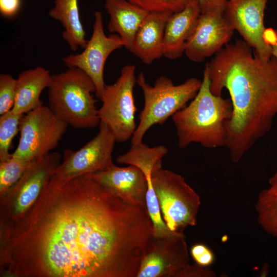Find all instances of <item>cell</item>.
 Here are the masks:
<instances>
[{"label":"cell","mask_w":277,"mask_h":277,"mask_svg":"<svg viewBox=\"0 0 277 277\" xmlns=\"http://www.w3.org/2000/svg\"><path fill=\"white\" fill-rule=\"evenodd\" d=\"M153 238L147 209L89 175L50 179L22 219L0 227V276L136 277Z\"/></svg>","instance_id":"6da1fadb"},{"label":"cell","mask_w":277,"mask_h":277,"mask_svg":"<svg viewBox=\"0 0 277 277\" xmlns=\"http://www.w3.org/2000/svg\"><path fill=\"white\" fill-rule=\"evenodd\" d=\"M206 66L210 90L229 92L232 106L226 124V147L231 161L244 155L270 130L277 115V59L263 60L244 40L227 44Z\"/></svg>","instance_id":"7a4b0ae2"},{"label":"cell","mask_w":277,"mask_h":277,"mask_svg":"<svg viewBox=\"0 0 277 277\" xmlns=\"http://www.w3.org/2000/svg\"><path fill=\"white\" fill-rule=\"evenodd\" d=\"M210 85L206 65L196 95L172 116L180 148L193 143L208 149L225 146L226 124L232 115V103L230 99L213 94Z\"/></svg>","instance_id":"3957f363"},{"label":"cell","mask_w":277,"mask_h":277,"mask_svg":"<svg viewBox=\"0 0 277 277\" xmlns=\"http://www.w3.org/2000/svg\"><path fill=\"white\" fill-rule=\"evenodd\" d=\"M95 92L93 82L84 71L69 67L64 72L52 75L48 88L49 107L74 128H94L100 123L93 95Z\"/></svg>","instance_id":"277c9868"},{"label":"cell","mask_w":277,"mask_h":277,"mask_svg":"<svg viewBox=\"0 0 277 277\" xmlns=\"http://www.w3.org/2000/svg\"><path fill=\"white\" fill-rule=\"evenodd\" d=\"M136 84L143 92L144 106L139 115V123L131 139V145L143 142L145 133L152 126L164 124L185 107L196 95L202 81L191 77L176 85L171 79L162 75L151 86L146 82L144 73L140 72Z\"/></svg>","instance_id":"5b68a950"},{"label":"cell","mask_w":277,"mask_h":277,"mask_svg":"<svg viewBox=\"0 0 277 277\" xmlns=\"http://www.w3.org/2000/svg\"><path fill=\"white\" fill-rule=\"evenodd\" d=\"M152 183L162 218L170 230L184 233L187 227L196 225L200 197L182 175L163 169L160 160L153 169Z\"/></svg>","instance_id":"8992f818"},{"label":"cell","mask_w":277,"mask_h":277,"mask_svg":"<svg viewBox=\"0 0 277 277\" xmlns=\"http://www.w3.org/2000/svg\"><path fill=\"white\" fill-rule=\"evenodd\" d=\"M57 152L33 160L16 183L0 197V226L22 219L38 199L46 184L61 163Z\"/></svg>","instance_id":"52a82bcc"},{"label":"cell","mask_w":277,"mask_h":277,"mask_svg":"<svg viewBox=\"0 0 277 277\" xmlns=\"http://www.w3.org/2000/svg\"><path fill=\"white\" fill-rule=\"evenodd\" d=\"M135 70L133 65L124 66L116 82L106 85L100 98L102 103L98 110L100 123L109 129L118 143L131 139L137 127L133 95Z\"/></svg>","instance_id":"ba28073f"},{"label":"cell","mask_w":277,"mask_h":277,"mask_svg":"<svg viewBox=\"0 0 277 277\" xmlns=\"http://www.w3.org/2000/svg\"><path fill=\"white\" fill-rule=\"evenodd\" d=\"M212 270L191 265L184 233L153 238L136 277H215Z\"/></svg>","instance_id":"9c48e42d"},{"label":"cell","mask_w":277,"mask_h":277,"mask_svg":"<svg viewBox=\"0 0 277 277\" xmlns=\"http://www.w3.org/2000/svg\"><path fill=\"white\" fill-rule=\"evenodd\" d=\"M68 124L44 105L25 114L20 137L12 155L28 161L43 156L57 147Z\"/></svg>","instance_id":"30bf717a"},{"label":"cell","mask_w":277,"mask_h":277,"mask_svg":"<svg viewBox=\"0 0 277 277\" xmlns=\"http://www.w3.org/2000/svg\"><path fill=\"white\" fill-rule=\"evenodd\" d=\"M98 126L97 134L80 149L65 150L63 161L53 172L51 179L64 183L103 171L113 164L112 154L116 140L105 124L100 123Z\"/></svg>","instance_id":"8fae6325"},{"label":"cell","mask_w":277,"mask_h":277,"mask_svg":"<svg viewBox=\"0 0 277 277\" xmlns=\"http://www.w3.org/2000/svg\"><path fill=\"white\" fill-rule=\"evenodd\" d=\"M123 47L124 42L118 34H105L102 14L96 11L91 36L83 52L67 55L63 61L68 67L78 68L91 78L96 88L95 95L100 99L106 86L104 80L106 61L112 52Z\"/></svg>","instance_id":"7c38bea8"},{"label":"cell","mask_w":277,"mask_h":277,"mask_svg":"<svg viewBox=\"0 0 277 277\" xmlns=\"http://www.w3.org/2000/svg\"><path fill=\"white\" fill-rule=\"evenodd\" d=\"M267 0H227L223 17L263 60L272 56L271 48L264 39V12Z\"/></svg>","instance_id":"4fadbf2b"},{"label":"cell","mask_w":277,"mask_h":277,"mask_svg":"<svg viewBox=\"0 0 277 277\" xmlns=\"http://www.w3.org/2000/svg\"><path fill=\"white\" fill-rule=\"evenodd\" d=\"M168 152V149L165 146L151 147L142 142L131 145L127 152L116 159L119 164L136 166L146 177L147 183L146 208L153 224V237L155 238L170 236L177 232L170 230L164 222L152 183V172L154 166Z\"/></svg>","instance_id":"5bb4252c"},{"label":"cell","mask_w":277,"mask_h":277,"mask_svg":"<svg viewBox=\"0 0 277 277\" xmlns=\"http://www.w3.org/2000/svg\"><path fill=\"white\" fill-rule=\"evenodd\" d=\"M233 31L223 15L201 13L186 42L184 53L191 61L202 62L227 44Z\"/></svg>","instance_id":"9a60e30c"},{"label":"cell","mask_w":277,"mask_h":277,"mask_svg":"<svg viewBox=\"0 0 277 277\" xmlns=\"http://www.w3.org/2000/svg\"><path fill=\"white\" fill-rule=\"evenodd\" d=\"M87 175L125 202L147 209V183L136 166L121 167L113 164L103 171Z\"/></svg>","instance_id":"2e32d148"},{"label":"cell","mask_w":277,"mask_h":277,"mask_svg":"<svg viewBox=\"0 0 277 277\" xmlns=\"http://www.w3.org/2000/svg\"><path fill=\"white\" fill-rule=\"evenodd\" d=\"M171 14L149 12L138 29L129 51L144 64L150 65L163 56L165 29Z\"/></svg>","instance_id":"e0dca14e"},{"label":"cell","mask_w":277,"mask_h":277,"mask_svg":"<svg viewBox=\"0 0 277 277\" xmlns=\"http://www.w3.org/2000/svg\"><path fill=\"white\" fill-rule=\"evenodd\" d=\"M201 14V10L196 0L182 11L170 15L164 32V56L170 60H175L182 55L186 42Z\"/></svg>","instance_id":"ac0fdd59"},{"label":"cell","mask_w":277,"mask_h":277,"mask_svg":"<svg viewBox=\"0 0 277 277\" xmlns=\"http://www.w3.org/2000/svg\"><path fill=\"white\" fill-rule=\"evenodd\" d=\"M105 8L109 15L108 29L116 33L130 51L140 26L149 12L128 0H105Z\"/></svg>","instance_id":"d6986e66"},{"label":"cell","mask_w":277,"mask_h":277,"mask_svg":"<svg viewBox=\"0 0 277 277\" xmlns=\"http://www.w3.org/2000/svg\"><path fill=\"white\" fill-rule=\"evenodd\" d=\"M51 82L52 75L42 67L22 72L16 79L15 101L11 111L24 115L44 105L41 94Z\"/></svg>","instance_id":"ffe728a7"},{"label":"cell","mask_w":277,"mask_h":277,"mask_svg":"<svg viewBox=\"0 0 277 277\" xmlns=\"http://www.w3.org/2000/svg\"><path fill=\"white\" fill-rule=\"evenodd\" d=\"M49 15L62 24V37L72 51L85 48L88 41L80 17L78 0H55Z\"/></svg>","instance_id":"44dd1931"},{"label":"cell","mask_w":277,"mask_h":277,"mask_svg":"<svg viewBox=\"0 0 277 277\" xmlns=\"http://www.w3.org/2000/svg\"><path fill=\"white\" fill-rule=\"evenodd\" d=\"M31 162L12 154L9 159L0 161V197L16 183Z\"/></svg>","instance_id":"7402d4cb"},{"label":"cell","mask_w":277,"mask_h":277,"mask_svg":"<svg viewBox=\"0 0 277 277\" xmlns=\"http://www.w3.org/2000/svg\"><path fill=\"white\" fill-rule=\"evenodd\" d=\"M24 115L13 113L11 110L0 116V161L9 159L13 138L19 131L21 120Z\"/></svg>","instance_id":"603a6c76"},{"label":"cell","mask_w":277,"mask_h":277,"mask_svg":"<svg viewBox=\"0 0 277 277\" xmlns=\"http://www.w3.org/2000/svg\"><path fill=\"white\" fill-rule=\"evenodd\" d=\"M255 209L259 225L266 233L277 238V200L258 198Z\"/></svg>","instance_id":"cb8c5ba5"},{"label":"cell","mask_w":277,"mask_h":277,"mask_svg":"<svg viewBox=\"0 0 277 277\" xmlns=\"http://www.w3.org/2000/svg\"><path fill=\"white\" fill-rule=\"evenodd\" d=\"M149 12L173 14L196 0H128Z\"/></svg>","instance_id":"d4e9b609"},{"label":"cell","mask_w":277,"mask_h":277,"mask_svg":"<svg viewBox=\"0 0 277 277\" xmlns=\"http://www.w3.org/2000/svg\"><path fill=\"white\" fill-rule=\"evenodd\" d=\"M16 79L7 73L0 74V115L12 110L15 101Z\"/></svg>","instance_id":"484cf974"},{"label":"cell","mask_w":277,"mask_h":277,"mask_svg":"<svg viewBox=\"0 0 277 277\" xmlns=\"http://www.w3.org/2000/svg\"><path fill=\"white\" fill-rule=\"evenodd\" d=\"M190 254L199 266L207 267L212 264L214 261V254L206 245L197 243L193 245L190 250Z\"/></svg>","instance_id":"4316f807"},{"label":"cell","mask_w":277,"mask_h":277,"mask_svg":"<svg viewBox=\"0 0 277 277\" xmlns=\"http://www.w3.org/2000/svg\"><path fill=\"white\" fill-rule=\"evenodd\" d=\"M201 13L223 15L227 0H197Z\"/></svg>","instance_id":"83f0119b"},{"label":"cell","mask_w":277,"mask_h":277,"mask_svg":"<svg viewBox=\"0 0 277 277\" xmlns=\"http://www.w3.org/2000/svg\"><path fill=\"white\" fill-rule=\"evenodd\" d=\"M21 0H0V12L5 17L14 16L18 11Z\"/></svg>","instance_id":"f1b7e54d"},{"label":"cell","mask_w":277,"mask_h":277,"mask_svg":"<svg viewBox=\"0 0 277 277\" xmlns=\"http://www.w3.org/2000/svg\"><path fill=\"white\" fill-rule=\"evenodd\" d=\"M269 186L262 190L258 198L265 200H277V170L269 180Z\"/></svg>","instance_id":"f546056e"},{"label":"cell","mask_w":277,"mask_h":277,"mask_svg":"<svg viewBox=\"0 0 277 277\" xmlns=\"http://www.w3.org/2000/svg\"><path fill=\"white\" fill-rule=\"evenodd\" d=\"M264 39L271 47L272 55L277 59V30L270 28L266 29Z\"/></svg>","instance_id":"4dcf8cb0"},{"label":"cell","mask_w":277,"mask_h":277,"mask_svg":"<svg viewBox=\"0 0 277 277\" xmlns=\"http://www.w3.org/2000/svg\"><path fill=\"white\" fill-rule=\"evenodd\" d=\"M269 272V266L268 264L265 262L260 271V276L262 277L267 276Z\"/></svg>","instance_id":"1f68e13d"},{"label":"cell","mask_w":277,"mask_h":277,"mask_svg":"<svg viewBox=\"0 0 277 277\" xmlns=\"http://www.w3.org/2000/svg\"><path fill=\"white\" fill-rule=\"evenodd\" d=\"M276 276H277V268H276Z\"/></svg>","instance_id":"d6a6232c"}]
</instances>
